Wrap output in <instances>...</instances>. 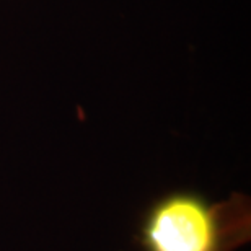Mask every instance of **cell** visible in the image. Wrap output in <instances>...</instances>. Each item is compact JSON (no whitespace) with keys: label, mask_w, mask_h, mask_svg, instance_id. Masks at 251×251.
<instances>
[{"label":"cell","mask_w":251,"mask_h":251,"mask_svg":"<svg viewBox=\"0 0 251 251\" xmlns=\"http://www.w3.org/2000/svg\"><path fill=\"white\" fill-rule=\"evenodd\" d=\"M142 251H237L251 240V202L233 193L222 201L191 191L165 194L139 227Z\"/></svg>","instance_id":"obj_1"}]
</instances>
